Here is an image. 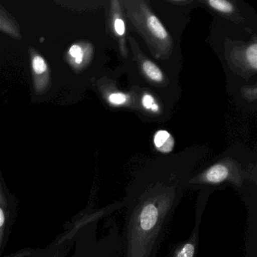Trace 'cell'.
<instances>
[{
    "label": "cell",
    "mask_w": 257,
    "mask_h": 257,
    "mask_svg": "<svg viewBox=\"0 0 257 257\" xmlns=\"http://www.w3.org/2000/svg\"><path fill=\"white\" fill-rule=\"evenodd\" d=\"M190 177L186 171L165 170L144 173L132 180L122 199L121 257H156Z\"/></svg>",
    "instance_id": "1"
},
{
    "label": "cell",
    "mask_w": 257,
    "mask_h": 257,
    "mask_svg": "<svg viewBox=\"0 0 257 257\" xmlns=\"http://www.w3.org/2000/svg\"><path fill=\"white\" fill-rule=\"evenodd\" d=\"M212 193L213 192L211 191H200L195 205V223L190 235L186 240L179 242L175 245L170 257H197L201 221L209 198Z\"/></svg>",
    "instance_id": "2"
},
{
    "label": "cell",
    "mask_w": 257,
    "mask_h": 257,
    "mask_svg": "<svg viewBox=\"0 0 257 257\" xmlns=\"http://www.w3.org/2000/svg\"><path fill=\"white\" fill-rule=\"evenodd\" d=\"M34 89L37 95L46 94L52 86L50 67L35 48H29Z\"/></svg>",
    "instance_id": "3"
},
{
    "label": "cell",
    "mask_w": 257,
    "mask_h": 257,
    "mask_svg": "<svg viewBox=\"0 0 257 257\" xmlns=\"http://www.w3.org/2000/svg\"><path fill=\"white\" fill-rule=\"evenodd\" d=\"M247 210L245 256L257 257V195L244 202Z\"/></svg>",
    "instance_id": "4"
},
{
    "label": "cell",
    "mask_w": 257,
    "mask_h": 257,
    "mask_svg": "<svg viewBox=\"0 0 257 257\" xmlns=\"http://www.w3.org/2000/svg\"><path fill=\"white\" fill-rule=\"evenodd\" d=\"M121 231L115 221L111 222L110 229L107 235L100 243L97 255L93 257H121Z\"/></svg>",
    "instance_id": "5"
},
{
    "label": "cell",
    "mask_w": 257,
    "mask_h": 257,
    "mask_svg": "<svg viewBox=\"0 0 257 257\" xmlns=\"http://www.w3.org/2000/svg\"><path fill=\"white\" fill-rule=\"evenodd\" d=\"M0 32L4 33L15 40H22L19 23L2 6H0Z\"/></svg>",
    "instance_id": "6"
},
{
    "label": "cell",
    "mask_w": 257,
    "mask_h": 257,
    "mask_svg": "<svg viewBox=\"0 0 257 257\" xmlns=\"http://www.w3.org/2000/svg\"><path fill=\"white\" fill-rule=\"evenodd\" d=\"M86 48L81 43H75L66 54V61L75 71H79L86 61Z\"/></svg>",
    "instance_id": "7"
},
{
    "label": "cell",
    "mask_w": 257,
    "mask_h": 257,
    "mask_svg": "<svg viewBox=\"0 0 257 257\" xmlns=\"http://www.w3.org/2000/svg\"><path fill=\"white\" fill-rule=\"evenodd\" d=\"M154 144L159 151L168 153L174 148V138L166 131H159L155 135Z\"/></svg>",
    "instance_id": "8"
},
{
    "label": "cell",
    "mask_w": 257,
    "mask_h": 257,
    "mask_svg": "<svg viewBox=\"0 0 257 257\" xmlns=\"http://www.w3.org/2000/svg\"><path fill=\"white\" fill-rule=\"evenodd\" d=\"M7 201L0 183V249L2 248L7 222Z\"/></svg>",
    "instance_id": "9"
},
{
    "label": "cell",
    "mask_w": 257,
    "mask_h": 257,
    "mask_svg": "<svg viewBox=\"0 0 257 257\" xmlns=\"http://www.w3.org/2000/svg\"><path fill=\"white\" fill-rule=\"evenodd\" d=\"M147 25L149 29L160 40H165L168 37V33L164 28L159 19L154 16H151L147 19Z\"/></svg>",
    "instance_id": "10"
},
{
    "label": "cell",
    "mask_w": 257,
    "mask_h": 257,
    "mask_svg": "<svg viewBox=\"0 0 257 257\" xmlns=\"http://www.w3.org/2000/svg\"><path fill=\"white\" fill-rule=\"evenodd\" d=\"M143 69L147 76L150 77L152 80L161 82L163 79L162 71L158 68L157 66L155 65L151 61H145L143 65Z\"/></svg>",
    "instance_id": "11"
},
{
    "label": "cell",
    "mask_w": 257,
    "mask_h": 257,
    "mask_svg": "<svg viewBox=\"0 0 257 257\" xmlns=\"http://www.w3.org/2000/svg\"><path fill=\"white\" fill-rule=\"evenodd\" d=\"M208 3L212 8L215 9L218 11L225 13H229L232 12V5L225 0H210Z\"/></svg>",
    "instance_id": "12"
},
{
    "label": "cell",
    "mask_w": 257,
    "mask_h": 257,
    "mask_svg": "<svg viewBox=\"0 0 257 257\" xmlns=\"http://www.w3.org/2000/svg\"><path fill=\"white\" fill-rule=\"evenodd\" d=\"M246 58H247L248 62L249 65L254 69L256 70L257 68V45L253 44L252 46L248 48L246 52Z\"/></svg>",
    "instance_id": "13"
},
{
    "label": "cell",
    "mask_w": 257,
    "mask_h": 257,
    "mask_svg": "<svg viewBox=\"0 0 257 257\" xmlns=\"http://www.w3.org/2000/svg\"><path fill=\"white\" fill-rule=\"evenodd\" d=\"M127 96L122 93H113L109 96V101L114 105H121L125 103Z\"/></svg>",
    "instance_id": "14"
},
{
    "label": "cell",
    "mask_w": 257,
    "mask_h": 257,
    "mask_svg": "<svg viewBox=\"0 0 257 257\" xmlns=\"http://www.w3.org/2000/svg\"><path fill=\"white\" fill-rule=\"evenodd\" d=\"M114 27H115V31L117 34L119 36L124 35L125 33V25L121 19H117L114 23Z\"/></svg>",
    "instance_id": "15"
},
{
    "label": "cell",
    "mask_w": 257,
    "mask_h": 257,
    "mask_svg": "<svg viewBox=\"0 0 257 257\" xmlns=\"http://www.w3.org/2000/svg\"><path fill=\"white\" fill-rule=\"evenodd\" d=\"M143 106L146 108V109H149L151 108L155 103L154 98L152 97L150 94H146L144 97H143L142 100Z\"/></svg>",
    "instance_id": "16"
},
{
    "label": "cell",
    "mask_w": 257,
    "mask_h": 257,
    "mask_svg": "<svg viewBox=\"0 0 257 257\" xmlns=\"http://www.w3.org/2000/svg\"><path fill=\"white\" fill-rule=\"evenodd\" d=\"M31 252L28 250L21 251V252H17V253L14 254V255H11L9 257H24L27 256V255H31Z\"/></svg>",
    "instance_id": "17"
},
{
    "label": "cell",
    "mask_w": 257,
    "mask_h": 257,
    "mask_svg": "<svg viewBox=\"0 0 257 257\" xmlns=\"http://www.w3.org/2000/svg\"><path fill=\"white\" fill-rule=\"evenodd\" d=\"M150 109H152V111L154 112H157L158 110H159V106H158L156 103H154V104L153 105V106H151V108H150Z\"/></svg>",
    "instance_id": "18"
}]
</instances>
